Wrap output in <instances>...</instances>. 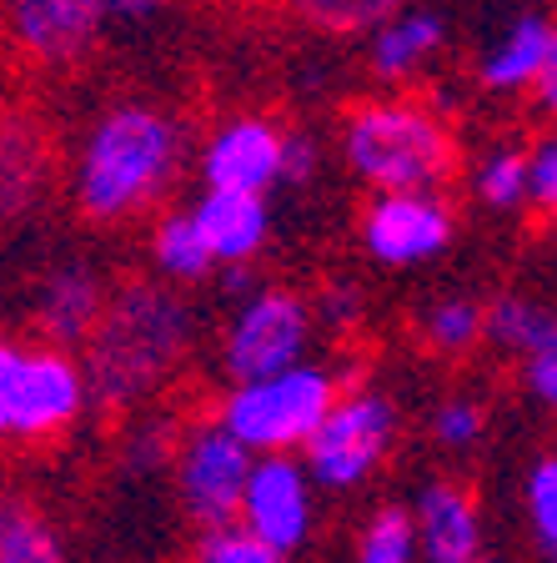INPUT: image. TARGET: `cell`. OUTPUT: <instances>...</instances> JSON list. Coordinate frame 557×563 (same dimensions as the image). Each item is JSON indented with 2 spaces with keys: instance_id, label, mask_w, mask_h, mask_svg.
<instances>
[{
  "instance_id": "obj_29",
  "label": "cell",
  "mask_w": 557,
  "mask_h": 563,
  "mask_svg": "<svg viewBox=\"0 0 557 563\" xmlns=\"http://www.w3.org/2000/svg\"><path fill=\"white\" fill-rule=\"evenodd\" d=\"M482 428H488V412L472 398H447L432 412V438H437L442 448H472L477 438H482Z\"/></svg>"
},
{
  "instance_id": "obj_8",
  "label": "cell",
  "mask_w": 557,
  "mask_h": 563,
  "mask_svg": "<svg viewBox=\"0 0 557 563\" xmlns=\"http://www.w3.org/2000/svg\"><path fill=\"white\" fill-rule=\"evenodd\" d=\"M246 473H252V453L221 422H197L186 433L181 453H176V483H181V504L201 523V533L236 523Z\"/></svg>"
},
{
  "instance_id": "obj_34",
  "label": "cell",
  "mask_w": 557,
  "mask_h": 563,
  "mask_svg": "<svg viewBox=\"0 0 557 563\" xmlns=\"http://www.w3.org/2000/svg\"><path fill=\"white\" fill-rule=\"evenodd\" d=\"M472 563H492V559H472Z\"/></svg>"
},
{
  "instance_id": "obj_13",
  "label": "cell",
  "mask_w": 557,
  "mask_h": 563,
  "mask_svg": "<svg viewBox=\"0 0 557 563\" xmlns=\"http://www.w3.org/2000/svg\"><path fill=\"white\" fill-rule=\"evenodd\" d=\"M281 136L271 121L261 117H236L232 126H221L211 136L207 156H201V172H207L211 191H232V197H261L281 176Z\"/></svg>"
},
{
  "instance_id": "obj_30",
  "label": "cell",
  "mask_w": 557,
  "mask_h": 563,
  "mask_svg": "<svg viewBox=\"0 0 557 563\" xmlns=\"http://www.w3.org/2000/svg\"><path fill=\"white\" fill-rule=\"evenodd\" d=\"M523 383L547 412H557V357H537V363H527Z\"/></svg>"
},
{
  "instance_id": "obj_1",
  "label": "cell",
  "mask_w": 557,
  "mask_h": 563,
  "mask_svg": "<svg viewBox=\"0 0 557 563\" xmlns=\"http://www.w3.org/2000/svg\"><path fill=\"white\" fill-rule=\"evenodd\" d=\"M186 342H191V317L181 297L141 277L121 282L86 338V402L111 418L136 408L141 398L161 393L166 377L181 367Z\"/></svg>"
},
{
  "instance_id": "obj_11",
  "label": "cell",
  "mask_w": 557,
  "mask_h": 563,
  "mask_svg": "<svg viewBox=\"0 0 557 563\" xmlns=\"http://www.w3.org/2000/svg\"><path fill=\"white\" fill-rule=\"evenodd\" d=\"M56 136L31 101L0 96V227L21 222L51 197L56 181Z\"/></svg>"
},
{
  "instance_id": "obj_21",
  "label": "cell",
  "mask_w": 557,
  "mask_h": 563,
  "mask_svg": "<svg viewBox=\"0 0 557 563\" xmlns=\"http://www.w3.org/2000/svg\"><path fill=\"white\" fill-rule=\"evenodd\" d=\"M152 257L166 277H181V282H197L211 272V252H207V242H201L197 222H191V211H171V217L156 222Z\"/></svg>"
},
{
  "instance_id": "obj_7",
  "label": "cell",
  "mask_w": 557,
  "mask_h": 563,
  "mask_svg": "<svg viewBox=\"0 0 557 563\" xmlns=\"http://www.w3.org/2000/svg\"><path fill=\"white\" fill-rule=\"evenodd\" d=\"M397 438V412L382 393H367V387H352L332 402V412L322 418V428L307 443V478L322 483V488H357L371 473L382 468L387 448Z\"/></svg>"
},
{
  "instance_id": "obj_20",
  "label": "cell",
  "mask_w": 557,
  "mask_h": 563,
  "mask_svg": "<svg viewBox=\"0 0 557 563\" xmlns=\"http://www.w3.org/2000/svg\"><path fill=\"white\" fill-rule=\"evenodd\" d=\"M488 332L508 352L537 363V357H557V312L527 297H502L488 307Z\"/></svg>"
},
{
  "instance_id": "obj_24",
  "label": "cell",
  "mask_w": 557,
  "mask_h": 563,
  "mask_svg": "<svg viewBox=\"0 0 557 563\" xmlns=\"http://www.w3.org/2000/svg\"><path fill=\"white\" fill-rule=\"evenodd\" d=\"M357 563H417V539H412V514L397 504L377 508L367 528L357 533Z\"/></svg>"
},
{
  "instance_id": "obj_12",
  "label": "cell",
  "mask_w": 557,
  "mask_h": 563,
  "mask_svg": "<svg viewBox=\"0 0 557 563\" xmlns=\"http://www.w3.org/2000/svg\"><path fill=\"white\" fill-rule=\"evenodd\" d=\"M361 242L371 257L392 267L437 257L453 242V211L437 197H377L361 211Z\"/></svg>"
},
{
  "instance_id": "obj_4",
  "label": "cell",
  "mask_w": 557,
  "mask_h": 563,
  "mask_svg": "<svg viewBox=\"0 0 557 563\" xmlns=\"http://www.w3.org/2000/svg\"><path fill=\"white\" fill-rule=\"evenodd\" d=\"M86 377L60 347L0 338V448H51L81 422Z\"/></svg>"
},
{
  "instance_id": "obj_14",
  "label": "cell",
  "mask_w": 557,
  "mask_h": 563,
  "mask_svg": "<svg viewBox=\"0 0 557 563\" xmlns=\"http://www.w3.org/2000/svg\"><path fill=\"white\" fill-rule=\"evenodd\" d=\"M417 563H472L482 559V514L477 493L457 478H437L417 493L412 508Z\"/></svg>"
},
{
  "instance_id": "obj_2",
  "label": "cell",
  "mask_w": 557,
  "mask_h": 563,
  "mask_svg": "<svg viewBox=\"0 0 557 563\" xmlns=\"http://www.w3.org/2000/svg\"><path fill=\"white\" fill-rule=\"evenodd\" d=\"M176 162H181V131L171 111L152 101H116L105 106L86 136L70 201L86 222L121 227L166 197Z\"/></svg>"
},
{
  "instance_id": "obj_25",
  "label": "cell",
  "mask_w": 557,
  "mask_h": 563,
  "mask_svg": "<svg viewBox=\"0 0 557 563\" xmlns=\"http://www.w3.org/2000/svg\"><path fill=\"white\" fill-rule=\"evenodd\" d=\"M422 332H427V347L442 352V357H457V352H472L477 342H482V332H488V307L477 302H437L427 312V322H422Z\"/></svg>"
},
{
  "instance_id": "obj_3",
  "label": "cell",
  "mask_w": 557,
  "mask_h": 563,
  "mask_svg": "<svg viewBox=\"0 0 557 563\" xmlns=\"http://www.w3.org/2000/svg\"><path fill=\"white\" fill-rule=\"evenodd\" d=\"M342 146L361 181L382 197H432L463 172L453 126L417 96H367L347 106Z\"/></svg>"
},
{
  "instance_id": "obj_33",
  "label": "cell",
  "mask_w": 557,
  "mask_h": 563,
  "mask_svg": "<svg viewBox=\"0 0 557 563\" xmlns=\"http://www.w3.org/2000/svg\"><path fill=\"white\" fill-rule=\"evenodd\" d=\"M171 0H105V15H126V21H146V15L166 11Z\"/></svg>"
},
{
  "instance_id": "obj_18",
  "label": "cell",
  "mask_w": 557,
  "mask_h": 563,
  "mask_svg": "<svg viewBox=\"0 0 557 563\" xmlns=\"http://www.w3.org/2000/svg\"><path fill=\"white\" fill-rule=\"evenodd\" d=\"M0 563H70L51 518L31 498L5 488H0Z\"/></svg>"
},
{
  "instance_id": "obj_17",
  "label": "cell",
  "mask_w": 557,
  "mask_h": 563,
  "mask_svg": "<svg viewBox=\"0 0 557 563\" xmlns=\"http://www.w3.org/2000/svg\"><path fill=\"white\" fill-rule=\"evenodd\" d=\"M553 31L557 25L543 21V15H517L498 46L477 60V81L488 86V91H502V96L527 91V86L537 81V70H543V56H547Z\"/></svg>"
},
{
  "instance_id": "obj_15",
  "label": "cell",
  "mask_w": 557,
  "mask_h": 563,
  "mask_svg": "<svg viewBox=\"0 0 557 563\" xmlns=\"http://www.w3.org/2000/svg\"><path fill=\"white\" fill-rule=\"evenodd\" d=\"M105 297H101V282H96L91 267L70 262V267H56L41 287V302H35V332L46 347H86L91 338L96 317H101Z\"/></svg>"
},
{
  "instance_id": "obj_9",
  "label": "cell",
  "mask_w": 557,
  "mask_h": 563,
  "mask_svg": "<svg viewBox=\"0 0 557 563\" xmlns=\"http://www.w3.org/2000/svg\"><path fill=\"white\" fill-rule=\"evenodd\" d=\"M312 342V312L297 292H271L252 297V302L236 312L232 332H226V367H232L236 383H261V377H277L287 367H297V357Z\"/></svg>"
},
{
  "instance_id": "obj_19",
  "label": "cell",
  "mask_w": 557,
  "mask_h": 563,
  "mask_svg": "<svg viewBox=\"0 0 557 563\" xmlns=\"http://www.w3.org/2000/svg\"><path fill=\"white\" fill-rule=\"evenodd\" d=\"M442 35H447L442 31V21L437 15H427V11L397 15V21H387L382 31H377V41H371V70L387 76V81L412 76V70H417L422 60L442 46Z\"/></svg>"
},
{
  "instance_id": "obj_27",
  "label": "cell",
  "mask_w": 557,
  "mask_h": 563,
  "mask_svg": "<svg viewBox=\"0 0 557 563\" xmlns=\"http://www.w3.org/2000/svg\"><path fill=\"white\" fill-rule=\"evenodd\" d=\"M191 563H287V559L271 553L267 543H256L242 523H232V528H211V533H201Z\"/></svg>"
},
{
  "instance_id": "obj_22",
  "label": "cell",
  "mask_w": 557,
  "mask_h": 563,
  "mask_svg": "<svg viewBox=\"0 0 557 563\" xmlns=\"http://www.w3.org/2000/svg\"><path fill=\"white\" fill-rule=\"evenodd\" d=\"M291 11L326 35H361L397 21L402 0H291Z\"/></svg>"
},
{
  "instance_id": "obj_23",
  "label": "cell",
  "mask_w": 557,
  "mask_h": 563,
  "mask_svg": "<svg viewBox=\"0 0 557 563\" xmlns=\"http://www.w3.org/2000/svg\"><path fill=\"white\" fill-rule=\"evenodd\" d=\"M523 508L533 543L547 563H557V453H543L523 478Z\"/></svg>"
},
{
  "instance_id": "obj_28",
  "label": "cell",
  "mask_w": 557,
  "mask_h": 563,
  "mask_svg": "<svg viewBox=\"0 0 557 563\" xmlns=\"http://www.w3.org/2000/svg\"><path fill=\"white\" fill-rule=\"evenodd\" d=\"M527 201L547 227H557V131H547L527 152Z\"/></svg>"
},
{
  "instance_id": "obj_32",
  "label": "cell",
  "mask_w": 557,
  "mask_h": 563,
  "mask_svg": "<svg viewBox=\"0 0 557 563\" xmlns=\"http://www.w3.org/2000/svg\"><path fill=\"white\" fill-rule=\"evenodd\" d=\"M281 172H287L291 181H307V176H312V141L287 136V146H281Z\"/></svg>"
},
{
  "instance_id": "obj_26",
  "label": "cell",
  "mask_w": 557,
  "mask_h": 563,
  "mask_svg": "<svg viewBox=\"0 0 557 563\" xmlns=\"http://www.w3.org/2000/svg\"><path fill=\"white\" fill-rule=\"evenodd\" d=\"M477 197L498 211L523 207L527 201V152L523 146H502V152H492L488 162H482V172H477Z\"/></svg>"
},
{
  "instance_id": "obj_31",
  "label": "cell",
  "mask_w": 557,
  "mask_h": 563,
  "mask_svg": "<svg viewBox=\"0 0 557 563\" xmlns=\"http://www.w3.org/2000/svg\"><path fill=\"white\" fill-rule=\"evenodd\" d=\"M533 91V101H537V111H547V117L557 121V31H553V41H547V56H543V70H537V81L527 86Z\"/></svg>"
},
{
  "instance_id": "obj_5",
  "label": "cell",
  "mask_w": 557,
  "mask_h": 563,
  "mask_svg": "<svg viewBox=\"0 0 557 563\" xmlns=\"http://www.w3.org/2000/svg\"><path fill=\"white\" fill-rule=\"evenodd\" d=\"M342 398V387L322 367H287L261 383H242L232 398L221 402V428L246 448V453L277 457L297 453L312 443L332 402Z\"/></svg>"
},
{
  "instance_id": "obj_6",
  "label": "cell",
  "mask_w": 557,
  "mask_h": 563,
  "mask_svg": "<svg viewBox=\"0 0 557 563\" xmlns=\"http://www.w3.org/2000/svg\"><path fill=\"white\" fill-rule=\"evenodd\" d=\"M105 0H0V46L31 76L86 66L101 41Z\"/></svg>"
},
{
  "instance_id": "obj_10",
  "label": "cell",
  "mask_w": 557,
  "mask_h": 563,
  "mask_svg": "<svg viewBox=\"0 0 557 563\" xmlns=\"http://www.w3.org/2000/svg\"><path fill=\"white\" fill-rule=\"evenodd\" d=\"M312 478L297 457L277 453V457H256L246 473V493H242V514L236 523L252 533L256 543H267L271 553H297L312 539Z\"/></svg>"
},
{
  "instance_id": "obj_16",
  "label": "cell",
  "mask_w": 557,
  "mask_h": 563,
  "mask_svg": "<svg viewBox=\"0 0 557 563\" xmlns=\"http://www.w3.org/2000/svg\"><path fill=\"white\" fill-rule=\"evenodd\" d=\"M211 262H246L267 242V207L261 197H232V191H211L191 211Z\"/></svg>"
}]
</instances>
